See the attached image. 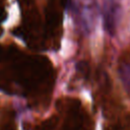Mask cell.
Instances as JSON below:
<instances>
[{"instance_id": "obj_1", "label": "cell", "mask_w": 130, "mask_h": 130, "mask_svg": "<svg viewBox=\"0 0 130 130\" xmlns=\"http://www.w3.org/2000/svg\"><path fill=\"white\" fill-rule=\"evenodd\" d=\"M119 8H120L119 4L115 0H104V7H103L104 26L105 29L111 36H114L116 32Z\"/></svg>"}, {"instance_id": "obj_2", "label": "cell", "mask_w": 130, "mask_h": 130, "mask_svg": "<svg viewBox=\"0 0 130 130\" xmlns=\"http://www.w3.org/2000/svg\"><path fill=\"white\" fill-rule=\"evenodd\" d=\"M119 74L125 88L130 91V64H122L119 68Z\"/></svg>"}]
</instances>
